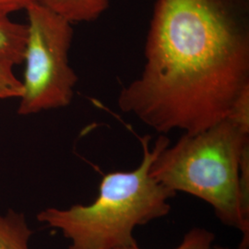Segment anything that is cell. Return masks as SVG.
I'll return each mask as SVG.
<instances>
[{
  "label": "cell",
  "mask_w": 249,
  "mask_h": 249,
  "mask_svg": "<svg viewBox=\"0 0 249 249\" xmlns=\"http://www.w3.org/2000/svg\"><path fill=\"white\" fill-rule=\"evenodd\" d=\"M249 89V0H157L140 77L119 109L159 133L196 134Z\"/></svg>",
  "instance_id": "1"
},
{
  "label": "cell",
  "mask_w": 249,
  "mask_h": 249,
  "mask_svg": "<svg viewBox=\"0 0 249 249\" xmlns=\"http://www.w3.org/2000/svg\"><path fill=\"white\" fill-rule=\"evenodd\" d=\"M143 156L130 172L104 176L97 198L89 205L76 204L62 210L47 208L37 215L40 223L59 230L71 240L68 249H116L137 243L134 229L164 217L169 199L177 195L150 174L151 164L170 140L161 135L150 148V136L140 138Z\"/></svg>",
  "instance_id": "2"
},
{
  "label": "cell",
  "mask_w": 249,
  "mask_h": 249,
  "mask_svg": "<svg viewBox=\"0 0 249 249\" xmlns=\"http://www.w3.org/2000/svg\"><path fill=\"white\" fill-rule=\"evenodd\" d=\"M249 146V129L229 117L196 134L185 133L152 162L150 174L170 190L211 205L225 225L249 235L242 213L240 162Z\"/></svg>",
  "instance_id": "3"
},
{
  "label": "cell",
  "mask_w": 249,
  "mask_h": 249,
  "mask_svg": "<svg viewBox=\"0 0 249 249\" xmlns=\"http://www.w3.org/2000/svg\"><path fill=\"white\" fill-rule=\"evenodd\" d=\"M26 11L25 71L18 110L22 116L68 107L78 81L69 58L71 22L41 2Z\"/></svg>",
  "instance_id": "4"
},
{
  "label": "cell",
  "mask_w": 249,
  "mask_h": 249,
  "mask_svg": "<svg viewBox=\"0 0 249 249\" xmlns=\"http://www.w3.org/2000/svg\"><path fill=\"white\" fill-rule=\"evenodd\" d=\"M41 3L73 23L98 19L109 8L110 0H42Z\"/></svg>",
  "instance_id": "5"
},
{
  "label": "cell",
  "mask_w": 249,
  "mask_h": 249,
  "mask_svg": "<svg viewBox=\"0 0 249 249\" xmlns=\"http://www.w3.org/2000/svg\"><path fill=\"white\" fill-rule=\"evenodd\" d=\"M27 40V25L0 16V63L14 67L23 62Z\"/></svg>",
  "instance_id": "6"
},
{
  "label": "cell",
  "mask_w": 249,
  "mask_h": 249,
  "mask_svg": "<svg viewBox=\"0 0 249 249\" xmlns=\"http://www.w3.org/2000/svg\"><path fill=\"white\" fill-rule=\"evenodd\" d=\"M32 235L24 214L12 210L0 214V249H30Z\"/></svg>",
  "instance_id": "7"
},
{
  "label": "cell",
  "mask_w": 249,
  "mask_h": 249,
  "mask_svg": "<svg viewBox=\"0 0 249 249\" xmlns=\"http://www.w3.org/2000/svg\"><path fill=\"white\" fill-rule=\"evenodd\" d=\"M215 239V234L201 227H194L185 234L183 241L174 249H212L213 243ZM116 249H141L137 243L131 246Z\"/></svg>",
  "instance_id": "8"
},
{
  "label": "cell",
  "mask_w": 249,
  "mask_h": 249,
  "mask_svg": "<svg viewBox=\"0 0 249 249\" xmlns=\"http://www.w3.org/2000/svg\"><path fill=\"white\" fill-rule=\"evenodd\" d=\"M12 70L9 64L0 63V98H19L22 93V83Z\"/></svg>",
  "instance_id": "9"
},
{
  "label": "cell",
  "mask_w": 249,
  "mask_h": 249,
  "mask_svg": "<svg viewBox=\"0 0 249 249\" xmlns=\"http://www.w3.org/2000/svg\"><path fill=\"white\" fill-rule=\"evenodd\" d=\"M240 192L242 213L249 222V146L245 149L241 158Z\"/></svg>",
  "instance_id": "10"
},
{
  "label": "cell",
  "mask_w": 249,
  "mask_h": 249,
  "mask_svg": "<svg viewBox=\"0 0 249 249\" xmlns=\"http://www.w3.org/2000/svg\"><path fill=\"white\" fill-rule=\"evenodd\" d=\"M228 117L244 128L249 129V89L241 94Z\"/></svg>",
  "instance_id": "11"
},
{
  "label": "cell",
  "mask_w": 249,
  "mask_h": 249,
  "mask_svg": "<svg viewBox=\"0 0 249 249\" xmlns=\"http://www.w3.org/2000/svg\"><path fill=\"white\" fill-rule=\"evenodd\" d=\"M42 2V0H0V16H9V14L26 9L30 5Z\"/></svg>",
  "instance_id": "12"
}]
</instances>
